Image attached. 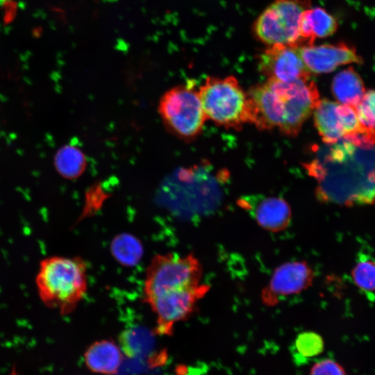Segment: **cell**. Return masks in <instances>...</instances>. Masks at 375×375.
Wrapping results in <instances>:
<instances>
[{
    "label": "cell",
    "mask_w": 375,
    "mask_h": 375,
    "mask_svg": "<svg viewBox=\"0 0 375 375\" xmlns=\"http://www.w3.org/2000/svg\"><path fill=\"white\" fill-rule=\"evenodd\" d=\"M327 145L305 165L317 181V199L345 206L375 204V147L362 148L344 139Z\"/></svg>",
    "instance_id": "6da1fadb"
},
{
    "label": "cell",
    "mask_w": 375,
    "mask_h": 375,
    "mask_svg": "<svg viewBox=\"0 0 375 375\" xmlns=\"http://www.w3.org/2000/svg\"><path fill=\"white\" fill-rule=\"evenodd\" d=\"M35 283L45 306L68 315L87 293V265L79 257L48 256L40 260Z\"/></svg>",
    "instance_id": "7a4b0ae2"
},
{
    "label": "cell",
    "mask_w": 375,
    "mask_h": 375,
    "mask_svg": "<svg viewBox=\"0 0 375 375\" xmlns=\"http://www.w3.org/2000/svg\"><path fill=\"white\" fill-rule=\"evenodd\" d=\"M199 94L206 119L235 130L253 124L249 97L234 76L206 78Z\"/></svg>",
    "instance_id": "3957f363"
},
{
    "label": "cell",
    "mask_w": 375,
    "mask_h": 375,
    "mask_svg": "<svg viewBox=\"0 0 375 375\" xmlns=\"http://www.w3.org/2000/svg\"><path fill=\"white\" fill-rule=\"evenodd\" d=\"M158 110L165 128L185 141L195 139L206 120L199 90L191 83L167 90L159 101Z\"/></svg>",
    "instance_id": "277c9868"
},
{
    "label": "cell",
    "mask_w": 375,
    "mask_h": 375,
    "mask_svg": "<svg viewBox=\"0 0 375 375\" xmlns=\"http://www.w3.org/2000/svg\"><path fill=\"white\" fill-rule=\"evenodd\" d=\"M202 267L192 254L156 255L147 267L144 282V301L162 293L201 283Z\"/></svg>",
    "instance_id": "5b68a950"
},
{
    "label": "cell",
    "mask_w": 375,
    "mask_h": 375,
    "mask_svg": "<svg viewBox=\"0 0 375 375\" xmlns=\"http://www.w3.org/2000/svg\"><path fill=\"white\" fill-rule=\"evenodd\" d=\"M310 8V0H274L255 22L256 37L269 46L285 44L299 47L301 17Z\"/></svg>",
    "instance_id": "8992f818"
},
{
    "label": "cell",
    "mask_w": 375,
    "mask_h": 375,
    "mask_svg": "<svg viewBox=\"0 0 375 375\" xmlns=\"http://www.w3.org/2000/svg\"><path fill=\"white\" fill-rule=\"evenodd\" d=\"M266 81L283 101L285 115L279 130L296 136L320 100L315 83L310 78L288 83L270 78Z\"/></svg>",
    "instance_id": "52a82bcc"
},
{
    "label": "cell",
    "mask_w": 375,
    "mask_h": 375,
    "mask_svg": "<svg viewBox=\"0 0 375 375\" xmlns=\"http://www.w3.org/2000/svg\"><path fill=\"white\" fill-rule=\"evenodd\" d=\"M313 115L315 127L326 144L342 139L355 143L370 131L360 123L355 107L329 99H320Z\"/></svg>",
    "instance_id": "ba28073f"
},
{
    "label": "cell",
    "mask_w": 375,
    "mask_h": 375,
    "mask_svg": "<svg viewBox=\"0 0 375 375\" xmlns=\"http://www.w3.org/2000/svg\"><path fill=\"white\" fill-rule=\"evenodd\" d=\"M209 286H197L160 294L145 302L150 306L156 317V332L169 335L176 324L190 317L194 311L198 301L209 290Z\"/></svg>",
    "instance_id": "9c48e42d"
},
{
    "label": "cell",
    "mask_w": 375,
    "mask_h": 375,
    "mask_svg": "<svg viewBox=\"0 0 375 375\" xmlns=\"http://www.w3.org/2000/svg\"><path fill=\"white\" fill-rule=\"evenodd\" d=\"M258 67L268 78L285 83L310 77L298 47L290 45L269 46L258 57Z\"/></svg>",
    "instance_id": "30bf717a"
},
{
    "label": "cell",
    "mask_w": 375,
    "mask_h": 375,
    "mask_svg": "<svg viewBox=\"0 0 375 375\" xmlns=\"http://www.w3.org/2000/svg\"><path fill=\"white\" fill-rule=\"evenodd\" d=\"M313 271L305 261H292L278 266L261 293L262 302L274 306L281 298L296 294L312 282Z\"/></svg>",
    "instance_id": "8fae6325"
},
{
    "label": "cell",
    "mask_w": 375,
    "mask_h": 375,
    "mask_svg": "<svg viewBox=\"0 0 375 375\" xmlns=\"http://www.w3.org/2000/svg\"><path fill=\"white\" fill-rule=\"evenodd\" d=\"M298 49L307 69L315 74L330 73L340 65L363 62L356 48L346 42L310 44Z\"/></svg>",
    "instance_id": "7c38bea8"
},
{
    "label": "cell",
    "mask_w": 375,
    "mask_h": 375,
    "mask_svg": "<svg viewBox=\"0 0 375 375\" xmlns=\"http://www.w3.org/2000/svg\"><path fill=\"white\" fill-rule=\"evenodd\" d=\"M247 93L251 104L253 124L260 130L279 128L285 115L282 98L267 81L254 85Z\"/></svg>",
    "instance_id": "4fadbf2b"
},
{
    "label": "cell",
    "mask_w": 375,
    "mask_h": 375,
    "mask_svg": "<svg viewBox=\"0 0 375 375\" xmlns=\"http://www.w3.org/2000/svg\"><path fill=\"white\" fill-rule=\"evenodd\" d=\"M240 206L251 210L256 222L265 230L278 232L289 225L291 209L288 202L276 197H247L239 200Z\"/></svg>",
    "instance_id": "5bb4252c"
},
{
    "label": "cell",
    "mask_w": 375,
    "mask_h": 375,
    "mask_svg": "<svg viewBox=\"0 0 375 375\" xmlns=\"http://www.w3.org/2000/svg\"><path fill=\"white\" fill-rule=\"evenodd\" d=\"M124 354L119 346L112 340H101L90 344L84 353V361L91 372L114 375L120 368Z\"/></svg>",
    "instance_id": "9a60e30c"
},
{
    "label": "cell",
    "mask_w": 375,
    "mask_h": 375,
    "mask_svg": "<svg viewBox=\"0 0 375 375\" xmlns=\"http://www.w3.org/2000/svg\"><path fill=\"white\" fill-rule=\"evenodd\" d=\"M338 27L336 19L324 8L317 7L306 10L300 20L299 47L313 44L316 38L331 35Z\"/></svg>",
    "instance_id": "2e32d148"
},
{
    "label": "cell",
    "mask_w": 375,
    "mask_h": 375,
    "mask_svg": "<svg viewBox=\"0 0 375 375\" xmlns=\"http://www.w3.org/2000/svg\"><path fill=\"white\" fill-rule=\"evenodd\" d=\"M331 89L339 103L353 107L358 104L365 93L360 76L351 67L340 71L334 76Z\"/></svg>",
    "instance_id": "e0dca14e"
},
{
    "label": "cell",
    "mask_w": 375,
    "mask_h": 375,
    "mask_svg": "<svg viewBox=\"0 0 375 375\" xmlns=\"http://www.w3.org/2000/svg\"><path fill=\"white\" fill-rule=\"evenodd\" d=\"M53 163L57 172L67 179L79 177L86 167V158L83 151L75 146L66 144L56 153Z\"/></svg>",
    "instance_id": "ac0fdd59"
},
{
    "label": "cell",
    "mask_w": 375,
    "mask_h": 375,
    "mask_svg": "<svg viewBox=\"0 0 375 375\" xmlns=\"http://www.w3.org/2000/svg\"><path fill=\"white\" fill-rule=\"evenodd\" d=\"M120 348L126 355L137 357L149 352L153 347L152 335L143 328H130L120 336Z\"/></svg>",
    "instance_id": "d6986e66"
},
{
    "label": "cell",
    "mask_w": 375,
    "mask_h": 375,
    "mask_svg": "<svg viewBox=\"0 0 375 375\" xmlns=\"http://www.w3.org/2000/svg\"><path fill=\"white\" fill-rule=\"evenodd\" d=\"M112 251L117 259L128 265H134L139 260L142 248L139 242L129 235H120L112 243Z\"/></svg>",
    "instance_id": "ffe728a7"
},
{
    "label": "cell",
    "mask_w": 375,
    "mask_h": 375,
    "mask_svg": "<svg viewBox=\"0 0 375 375\" xmlns=\"http://www.w3.org/2000/svg\"><path fill=\"white\" fill-rule=\"evenodd\" d=\"M324 347L323 338L313 331H304L299 333L294 342L297 353L302 359L319 355L323 351Z\"/></svg>",
    "instance_id": "44dd1931"
},
{
    "label": "cell",
    "mask_w": 375,
    "mask_h": 375,
    "mask_svg": "<svg viewBox=\"0 0 375 375\" xmlns=\"http://www.w3.org/2000/svg\"><path fill=\"white\" fill-rule=\"evenodd\" d=\"M356 285L366 291H375V261L361 259L351 271Z\"/></svg>",
    "instance_id": "7402d4cb"
},
{
    "label": "cell",
    "mask_w": 375,
    "mask_h": 375,
    "mask_svg": "<svg viewBox=\"0 0 375 375\" xmlns=\"http://www.w3.org/2000/svg\"><path fill=\"white\" fill-rule=\"evenodd\" d=\"M355 108L362 125L369 129H375V90L365 92Z\"/></svg>",
    "instance_id": "603a6c76"
},
{
    "label": "cell",
    "mask_w": 375,
    "mask_h": 375,
    "mask_svg": "<svg viewBox=\"0 0 375 375\" xmlns=\"http://www.w3.org/2000/svg\"><path fill=\"white\" fill-rule=\"evenodd\" d=\"M309 375H347L344 368L336 361L326 358L313 364Z\"/></svg>",
    "instance_id": "cb8c5ba5"
},
{
    "label": "cell",
    "mask_w": 375,
    "mask_h": 375,
    "mask_svg": "<svg viewBox=\"0 0 375 375\" xmlns=\"http://www.w3.org/2000/svg\"><path fill=\"white\" fill-rule=\"evenodd\" d=\"M10 375H18L17 373L13 369Z\"/></svg>",
    "instance_id": "d4e9b609"
}]
</instances>
